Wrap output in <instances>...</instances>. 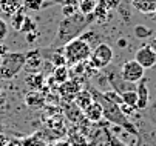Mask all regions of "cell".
<instances>
[{"mask_svg": "<svg viewBox=\"0 0 156 146\" xmlns=\"http://www.w3.org/2000/svg\"><path fill=\"white\" fill-rule=\"evenodd\" d=\"M88 91L91 92L93 100H96L98 103H101V106H102V109H104V118H105L108 123L118 124V126L124 128V129H125L127 132H130L131 135H138V129H136V126H135V124H133V123L124 115V112L121 111V108H119L118 103L108 100L102 92L96 91L93 86H88Z\"/></svg>", "mask_w": 156, "mask_h": 146, "instance_id": "1", "label": "cell"}, {"mask_svg": "<svg viewBox=\"0 0 156 146\" xmlns=\"http://www.w3.org/2000/svg\"><path fill=\"white\" fill-rule=\"evenodd\" d=\"M88 22V15H83L80 12H76L73 15L65 17L57 29V37H56V43H66L74 37H79V34L87 28Z\"/></svg>", "mask_w": 156, "mask_h": 146, "instance_id": "2", "label": "cell"}, {"mask_svg": "<svg viewBox=\"0 0 156 146\" xmlns=\"http://www.w3.org/2000/svg\"><path fill=\"white\" fill-rule=\"evenodd\" d=\"M91 49H93V46L79 35V37L71 38L70 41H66L60 48V52L65 57L66 65H77V63H82V61H87L90 58Z\"/></svg>", "mask_w": 156, "mask_h": 146, "instance_id": "3", "label": "cell"}, {"mask_svg": "<svg viewBox=\"0 0 156 146\" xmlns=\"http://www.w3.org/2000/svg\"><path fill=\"white\" fill-rule=\"evenodd\" d=\"M25 52L8 51L2 55L0 60V77L5 80L14 78L22 69L25 68Z\"/></svg>", "mask_w": 156, "mask_h": 146, "instance_id": "4", "label": "cell"}, {"mask_svg": "<svg viewBox=\"0 0 156 146\" xmlns=\"http://www.w3.org/2000/svg\"><path fill=\"white\" fill-rule=\"evenodd\" d=\"M115 58V52L108 43H98L93 49H91V55H90V63L94 69H104L107 68Z\"/></svg>", "mask_w": 156, "mask_h": 146, "instance_id": "5", "label": "cell"}, {"mask_svg": "<svg viewBox=\"0 0 156 146\" xmlns=\"http://www.w3.org/2000/svg\"><path fill=\"white\" fill-rule=\"evenodd\" d=\"M119 75L128 83H138L142 77H145V69L138 63L135 58L127 60L119 69Z\"/></svg>", "mask_w": 156, "mask_h": 146, "instance_id": "6", "label": "cell"}, {"mask_svg": "<svg viewBox=\"0 0 156 146\" xmlns=\"http://www.w3.org/2000/svg\"><path fill=\"white\" fill-rule=\"evenodd\" d=\"M91 146H127L107 128H98L91 135Z\"/></svg>", "mask_w": 156, "mask_h": 146, "instance_id": "7", "label": "cell"}, {"mask_svg": "<svg viewBox=\"0 0 156 146\" xmlns=\"http://www.w3.org/2000/svg\"><path fill=\"white\" fill-rule=\"evenodd\" d=\"M135 60L144 69H150V68H153L156 65V52L150 48V45H144V46H141L136 51Z\"/></svg>", "mask_w": 156, "mask_h": 146, "instance_id": "8", "label": "cell"}, {"mask_svg": "<svg viewBox=\"0 0 156 146\" xmlns=\"http://www.w3.org/2000/svg\"><path fill=\"white\" fill-rule=\"evenodd\" d=\"M136 94H138V103H136V109H145L148 106V80L142 77L136 83Z\"/></svg>", "mask_w": 156, "mask_h": 146, "instance_id": "9", "label": "cell"}, {"mask_svg": "<svg viewBox=\"0 0 156 146\" xmlns=\"http://www.w3.org/2000/svg\"><path fill=\"white\" fill-rule=\"evenodd\" d=\"M108 81L111 83L113 89H115L116 92H119V94H122V92H125V91H133V89H136L135 83L125 81L119 74H113V72H111V74L108 75Z\"/></svg>", "mask_w": 156, "mask_h": 146, "instance_id": "10", "label": "cell"}, {"mask_svg": "<svg viewBox=\"0 0 156 146\" xmlns=\"http://www.w3.org/2000/svg\"><path fill=\"white\" fill-rule=\"evenodd\" d=\"M83 115L90 121H93V123H99L104 118V109L101 106V103H98L96 100H93L90 105L83 109Z\"/></svg>", "mask_w": 156, "mask_h": 146, "instance_id": "11", "label": "cell"}, {"mask_svg": "<svg viewBox=\"0 0 156 146\" xmlns=\"http://www.w3.org/2000/svg\"><path fill=\"white\" fill-rule=\"evenodd\" d=\"M80 89H82L80 85H79L77 81H73V80H66V81H63L62 85H60V88H59L62 97H63L65 100H68V101L74 100L76 94H77Z\"/></svg>", "mask_w": 156, "mask_h": 146, "instance_id": "12", "label": "cell"}, {"mask_svg": "<svg viewBox=\"0 0 156 146\" xmlns=\"http://www.w3.org/2000/svg\"><path fill=\"white\" fill-rule=\"evenodd\" d=\"M25 68L30 72H39V69L42 68V57L39 54V51H30L25 54Z\"/></svg>", "mask_w": 156, "mask_h": 146, "instance_id": "13", "label": "cell"}, {"mask_svg": "<svg viewBox=\"0 0 156 146\" xmlns=\"http://www.w3.org/2000/svg\"><path fill=\"white\" fill-rule=\"evenodd\" d=\"M131 6L141 14H154L156 12V0H131Z\"/></svg>", "mask_w": 156, "mask_h": 146, "instance_id": "14", "label": "cell"}, {"mask_svg": "<svg viewBox=\"0 0 156 146\" xmlns=\"http://www.w3.org/2000/svg\"><path fill=\"white\" fill-rule=\"evenodd\" d=\"M138 140L135 146H156V134L153 131H138Z\"/></svg>", "mask_w": 156, "mask_h": 146, "instance_id": "15", "label": "cell"}, {"mask_svg": "<svg viewBox=\"0 0 156 146\" xmlns=\"http://www.w3.org/2000/svg\"><path fill=\"white\" fill-rule=\"evenodd\" d=\"M22 8V3L19 0H0V9L6 15H14L16 12H19Z\"/></svg>", "mask_w": 156, "mask_h": 146, "instance_id": "16", "label": "cell"}, {"mask_svg": "<svg viewBox=\"0 0 156 146\" xmlns=\"http://www.w3.org/2000/svg\"><path fill=\"white\" fill-rule=\"evenodd\" d=\"M74 101H76V106H79V109H85L90 103L93 101V97H91V92L88 89H80L76 97H74Z\"/></svg>", "mask_w": 156, "mask_h": 146, "instance_id": "17", "label": "cell"}, {"mask_svg": "<svg viewBox=\"0 0 156 146\" xmlns=\"http://www.w3.org/2000/svg\"><path fill=\"white\" fill-rule=\"evenodd\" d=\"M99 5L98 0H77V9L83 15H91Z\"/></svg>", "mask_w": 156, "mask_h": 146, "instance_id": "18", "label": "cell"}, {"mask_svg": "<svg viewBox=\"0 0 156 146\" xmlns=\"http://www.w3.org/2000/svg\"><path fill=\"white\" fill-rule=\"evenodd\" d=\"M25 83L31 88V89H39L43 85V75L40 72H30V75L25 78Z\"/></svg>", "mask_w": 156, "mask_h": 146, "instance_id": "19", "label": "cell"}, {"mask_svg": "<svg viewBox=\"0 0 156 146\" xmlns=\"http://www.w3.org/2000/svg\"><path fill=\"white\" fill-rule=\"evenodd\" d=\"M25 103H27L30 108H39V106H43L45 98H43V95H40L39 92L33 91V92H30V94L25 97Z\"/></svg>", "mask_w": 156, "mask_h": 146, "instance_id": "20", "label": "cell"}, {"mask_svg": "<svg viewBox=\"0 0 156 146\" xmlns=\"http://www.w3.org/2000/svg\"><path fill=\"white\" fill-rule=\"evenodd\" d=\"M68 68L66 66H56L53 71V80L57 83V85H62L63 81L68 80Z\"/></svg>", "mask_w": 156, "mask_h": 146, "instance_id": "21", "label": "cell"}, {"mask_svg": "<svg viewBox=\"0 0 156 146\" xmlns=\"http://www.w3.org/2000/svg\"><path fill=\"white\" fill-rule=\"evenodd\" d=\"M121 98H122V103L131 106V108H136V103H138V94H136V89L133 91H125L121 94Z\"/></svg>", "mask_w": 156, "mask_h": 146, "instance_id": "22", "label": "cell"}, {"mask_svg": "<svg viewBox=\"0 0 156 146\" xmlns=\"http://www.w3.org/2000/svg\"><path fill=\"white\" fill-rule=\"evenodd\" d=\"M47 5L48 3H45V0H23V3H22V6L30 11H40Z\"/></svg>", "mask_w": 156, "mask_h": 146, "instance_id": "23", "label": "cell"}, {"mask_svg": "<svg viewBox=\"0 0 156 146\" xmlns=\"http://www.w3.org/2000/svg\"><path fill=\"white\" fill-rule=\"evenodd\" d=\"M11 17H12V28L17 29V31H20L22 28H23L27 18H28V15L23 14V11H22V9H20L19 12H16L14 15H11Z\"/></svg>", "mask_w": 156, "mask_h": 146, "instance_id": "24", "label": "cell"}, {"mask_svg": "<svg viewBox=\"0 0 156 146\" xmlns=\"http://www.w3.org/2000/svg\"><path fill=\"white\" fill-rule=\"evenodd\" d=\"M133 32H135V35L138 38H148L153 34V31L148 26H145V25H136L135 29H133Z\"/></svg>", "mask_w": 156, "mask_h": 146, "instance_id": "25", "label": "cell"}, {"mask_svg": "<svg viewBox=\"0 0 156 146\" xmlns=\"http://www.w3.org/2000/svg\"><path fill=\"white\" fill-rule=\"evenodd\" d=\"M68 141H70L71 146H88L87 137L82 135V134H77V132L76 134H71L70 138H68Z\"/></svg>", "mask_w": 156, "mask_h": 146, "instance_id": "26", "label": "cell"}, {"mask_svg": "<svg viewBox=\"0 0 156 146\" xmlns=\"http://www.w3.org/2000/svg\"><path fill=\"white\" fill-rule=\"evenodd\" d=\"M108 100H111V101H115V103H118V105H122V98H121V94L119 92H116L115 89L113 91H104L102 92Z\"/></svg>", "mask_w": 156, "mask_h": 146, "instance_id": "27", "label": "cell"}, {"mask_svg": "<svg viewBox=\"0 0 156 146\" xmlns=\"http://www.w3.org/2000/svg\"><path fill=\"white\" fill-rule=\"evenodd\" d=\"M6 34H8V25L0 18V40H3L6 37Z\"/></svg>", "mask_w": 156, "mask_h": 146, "instance_id": "28", "label": "cell"}, {"mask_svg": "<svg viewBox=\"0 0 156 146\" xmlns=\"http://www.w3.org/2000/svg\"><path fill=\"white\" fill-rule=\"evenodd\" d=\"M101 3H102L105 8H118L119 0H101Z\"/></svg>", "mask_w": 156, "mask_h": 146, "instance_id": "29", "label": "cell"}, {"mask_svg": "<svg viewBox=\"0 0 156 146\" xmlns=\"http://www.w3.org/2000/svg\"><path fill=\"white\" fill-rule=\"evenodd\" d=\"M148 45H150V48H151V49L156 52V35H154V37L150 40V43H148Z\"/></svg>", "mask_w": 156, "mask_h": 146, "instance_id": "30", "label": "cell"}, {"mask_svg": "<svg viewBox=\"0 0 156 146\" xmlns=\"http://www.w3.org/2000/svg\"><path fill=\"white\" fill-rule=\"evenodd\" d=\"M54 146H71V144H70L68 140H60V141H57Z\"/></svg>", "mask_w": 156, "mask_h": 146, "instance_id": "31", "label": "cell"}, {"mask_svg": "<svg viewBox=\"0 0 156 146\" xmlns=\"http://www.w3.org/2000/svg\"><path fill=\"white\" fill-rule=\"evenodd\" d=\"M118 46H119V48H125V46H127V40H125V38H119V40H118Z\"/></svg>", "mask_w": 156, "mask_h": 146, "instance_id": "32", "label": "cell"}, {"mask_svg": "<svg viewBox=\"0 0 156 146\" xmlns=\"http://www.w3.org/2000/svg\"><path fill=\"white\" fill-rule=\"evenodd\" d=\"M0 60H2V57H0Z\"/></svg>", "mask_w": 156, "mask_h": 146, "instance_id": "33", "label": "cell"}]
</instances>
